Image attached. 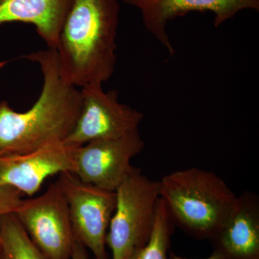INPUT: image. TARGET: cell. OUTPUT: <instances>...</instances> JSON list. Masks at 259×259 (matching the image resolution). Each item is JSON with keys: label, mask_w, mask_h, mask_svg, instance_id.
I'll list each match as a JSON object with an SVG mask.
<instances>
[{"label": "cell", "mask_w": 259, "mask_h": 259, "mask_svg": "<svg viewBox=\"0 0 259 259\" xmlns=\"http://www.w3.org/2000/svg\"><path fill=\"white\" fill-rule=\"evenodd\" d=\"M23 59L40 66L41 91L25 112L15 111L8 102H0V154H23L64 144L81 110V88L63 77L55 49L48 48Z\"/></svg>", "instance_id": "cell-1"}, {"label": "cell", "mask_w": 259, "mask_h": 259, "mask_svg": "<svg viewBox=\"0 0 259 259\" xmlns=\"http://www.w3.org/2000/svg\"><path fill=\"white\" fill-rule=\"evenodd\" d=\"M120 11L117 0H70L55 49L66 81L82 88L112 77Z\"/></svg>", "instance_id": "cell-2"}, {"label": "cell", "mask_w": 259, "mask_h": 259, "mask_svg": "<svg viewBox=\"0 0 259 259\" xmlns=\"http://www.w3.org/2000/svg\"><path fill=\"white\" fill-rule=\"evenodd\" d=\"M160 197L175 226L196 239L209 240L231 217L238 196L214 172L192 167L159 181Z\"/></svg>", "instance_id": "cell-3"}, {"label": "cell", "mask_w": 259, "mask_h": 259, "mask_svg": "<svg viewBox=\"0 0 259 259\" xmlns=\"http://www.w3.org/2000/svg\"><path fill=\"white\" fill-rule=\"evenodd\" d=\"M116 207L106 237L112 259H126L148 243L160 199L159 181L134 166L115 191Z\"/></svg>", "instance_id": "cell-4"}, {"label": "cell", "mask_w": 259, "mask_h": 259, "mask_svg": "<svg viewBox=\"0 0 259 259\" xmlns=\"http://www.w3.org/2000/svg\"><path fill=\"white\" fill-rule=\"evenodd\" d=\"M14 214L46 258L71 259L76 238L67 201L57 181L41 195L21 199Z\"/></svg>", "instance_id": "cell-5"}, {"label": "cell", "mask_w": 259, "mask_h": 259, "mask_svg": "<svg viewBox=\"0 0 259 259\" xmlns=\"http://www.w3.org/2000/svg\"><path fill=\"white\" fill-rule=\"evenodd\" d=\"M67 201L76 241L90 250L94 259H109L106 237L116 207L115 192L86 183L71 172L57 180Z\"/></svg>", "instance_id": "cell-6"}, {"label": "cell", "mask_w": 259, "mask_h": 259, "mask_svg": "<svg viewBox=\"0 0 259 259\" xmlns=\"http://www.w3.org/2000/svg\"><path fill=\"white\" fill-rule=\"evenodd\" d=\"M81 106L74 129L64 144L79 147L91 141L122 137L139 130L144 115L119 101L117 90L101 84L81 88Z\"/></svg>", "instance_id": "cell-7"}, {"label": "cell", "mask_w": 259, "mask_h": 259, "mask_svg": "<svg viewBox=\"0 0 259 259\" xmlns=\"http://www.w3.org/2000/svg\"><path fill=\"white\" fill-rule=\"evenodd\" d=\"M144 147L139 130L116 139L91 141L76 148L73 174L86 183L115 192L134 168L131 160Z\"/></svg>", "instance_id": "cell-8"}, {"label": "cell", "mask_w": 259, "mask_h": 259, "mask_svg": "<svg viewBox=\"0 0 259 259\" xmlns=\"http://www.w3.org/2000/svg\"><path fill=\"white\" fill-rule=\"evenodd\" d=\"M141 11L146 28L166 49L176 53L166 28L168 22L192 12H211L218 28L244 10L259 11V0H122Z\"/></svg>", "instance_id": "cell-9"}, {"label": "cell", "mask_w": 259, "mask_h": 259, "mask_svg": "<svg viewBox=\"0 0 259 259\" xmlns=\"http://www.w3.org/2000/svg\"><path fill=\"white\" fill-rule=\"evenodd\" d=\"M76 148L64 143L23 154H0V187L31 197L49 177L73 173Z\"/></svg>", "instance_id": "cell-10"}, {"label": "cell", "mask_w": 259, "mask_h": 259, "mask_svg": "<svg viewBox=\"0 0 259 259\" xmlns=\"http://www.w3.org/2000/svg\"><path fill=\"white\" fill-rule=\"evenodd\" d=\"M221 259H259V197L251 191L238 196L236 208L210 239Z\"/></svg>", "instance_id": "cell-11"}, {"label": "cell", "mask_w": 259, "mask_h": 259, "mask_svg": "<svg viewBox=\"0 0 259 259\" xmlns=\"http://www.w3.org/2000/svg\"><path fill=\"white\" fill-rule=\"evenodd\" d=\"M70 0H0V25L30 24L49 49H56Z\"/></svg>", "instance_id": "cell-12"}, {"label": "cell", "mask_w": 259, "mask_h": 259, "mask_svg": "<svg viewBox=\"0 0 259 259\" xmlns=\"http://www.w3.org/2000/svg\"><path fill=\"white\" fill-rule=\"evenodd\" d=\"M0 253L3 259H47L32 243L14 213L6 214L2 221Z\"/></svg>", "instance_id": "cell-13"}, {"label": "cell", "mask_w": 259, "mask_h": 259, "mask_svg": "<svg viewBox=\"0 0 259 259\" xmlns=\"http://www.w3.org/2000/svg\"><path fill=\"white\" fill-rule=\"evenodd\" d=\"M175 227L164 202L160 197L154 226L148 243L134 250L126 259H168V252Z\"/></svg>", "instance_id": "cell-14"}, {"label": "cell", "mask_w": 259, "mask_h": 259, "mask_svg": "<svg viewBox=\"0 0 259 259\" xmlns=\"http://www.w3.org/2000/svg\"><path fill=\"white\" fill-rule=\"evenodd\" d=\"M22 194L10 187H0V226L6 214L14 213L20 201Z\"/></svg>", "instance_id": "cell-15"}, {"label": "cell", "mask_w": 259, "mask_h": 259, "mask_svg": "<svg viewBox=\"0 0 259 259\" xmlns=\"http://www.w3.org/2000/svg\"><path fill=\"white\" fill-rule=\"evenodd\" d=\"M71 259H92L88 254V249L79 241H75ZM94 259V258H93Z\"/></svg>", "instance_id": "cell-16"}, {"label": "cell", "mask_w": 259, "mask_h": 259, "mask_svg": "<svg viewBox=\"0 0 259 259\" xmlns=\"http://www.w3.org/2000/svg\"><path fill=\"white\" fill-rule=\"evenodd\" d=\"M170 258L171 259H188L183 258V257L179 256V255H177L175 254L174 253H171V255H170ZM204 259H221L220 255L218 254L215 252L213 251L212 255L210 256H209L208 258H204Z\"/></svg>", "instance_id": "cell-17"}, {"label": "cell", "mask_w": 259, "mask_h": 259, "mask_svg": "<svg viewBox=\"0 0 259 259\" xmlns=\"http://www.w3.org/2000/svg\"><path fill=\"white\" fill-rule=\"evenodd\" d=\"M0 259H3V256H2L1 253H0Z\"/></svg>", "instance_id": "cell-18"}]
</instances>
